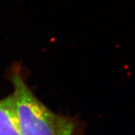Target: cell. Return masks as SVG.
I'll return each instance as SVG.
<instances>
[{"instance_id":"obj_1","label":"cell","mask_w":135,"mask_h":135,"mask_svg":"<svg viewBox=\"0 0 135 135\" xmlns=\"http://www.w3.org/2000/svg\"><path fill=\"white\" fill-rule=\"evenodd\" d=\"M21 135H85L84 122L77 116L56 113L30 89L20 63L9 67Z\"/></svg>"},{"instance_id":"obj_2","label":"cell","mask_w":135,"mask_h":135,"mask_svg":"<svg viewBox=\"0 0 135 135\" xmlns=\"http://www.w3.org/2000/svg\"><path fill=\"white\" fill-rule=\"evenodd\" d=\"M0 135H21L14 95L0 100Z\"/></svg>"}]
</instances>
